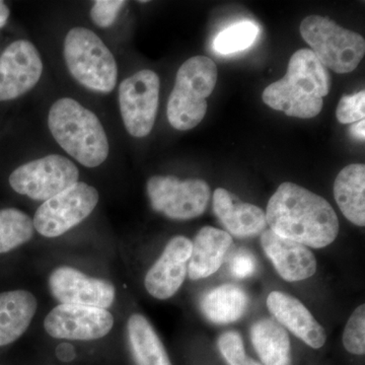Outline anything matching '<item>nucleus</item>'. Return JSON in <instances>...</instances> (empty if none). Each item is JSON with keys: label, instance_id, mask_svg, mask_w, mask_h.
<instances>
[{"label": "nucleus", "instance_id": "obj_10", "mask_svg": "<svg viewBox=\"0 0 365 365\" xmlns=\"http://www.w3.org/2000/svg\"><path fill=\"white\" fill-rule=\"evenodd\" d=\"M160 78L150 69L122 81L119 106L125 128L136 138L148 136L155 126L160 100Z\"/></svg>", "mask_w": 365, "mask_h": 365}, {"label": "nucleus", "instance_id": "obj_25", "mask_svg": "<svg viewBox=\"0 0 365 365\" xmlns=\"http://www.w3.org/2000/svg\"><path fill=\"white\" fill-rule=\"evenodd\" d=\"M258 35L259 26L254 21H239L216 36L213 49L220 55L235 54L251 47Z\"/></svg>", "mask_w": 365, "mask_h": 365}, {"label": "nucleus", "instance_id": "obj_32", "mask_svg": "<svg viewBox=\"0 0 365 365\" xmlns=\"http://www.w3.org/2000/svg\"><path fill=\"white\" fill-rule=\"evenodd\" d=\"M9 18V9L4 1H0V29L6 25Z\"/></svg>", "mask_w": 365, "mask_h": 365}, {"label": "nucleus", "instance_id": "obj_18", "mask_svg": "<svg viewBox=\"0 0 365 365\" xmlns=\"http://www.w3.org/2000/svg\"><path fill=\"white\" fill-rule=\"evenodd\" d=\"M232 245V235L225 230L204 227L192 242L188 264L190 279L199 280L215 274Z\"/></svg>", "mask_w": 365, "mask_h": 365}, {"label": "nucleus", "instance_id": "obj_15", "mask_svg": "<svg viewBox=\"0 0 365 365\" xmlns=\"http://www.w3.org/2000/svg\"><path fill=\"white\" fill-rule=\"evenodd\" d=\"M261 245L277 273L288 282L307 279L317 271L316 257L307 247L271 230L262 232Z\"/></svg>", "mask_w": 365, "mask_h": 365}, {"label": "nucleus", "instance_id": "obj_22", "mask_svg": "<svg viewBox=\"0 0 365 365\" xmlns=\"http://www.w3.org/2000/svg\"><path fill=\"white\" fill-rule=\"evenodd\" d=\"M249 297L242 287L222 284L212 288L201 299V311L205 318L216 325L235 323L246 314Z\"/></svg>", "mask_w": 365, "mask_h": 365}, {"label": "nucleus", "instance_id": "obj_13", "mask_svg": "<svg viewBox=\"0 0 365 365\" xmlns=\"http://www.w3.org/2000/svg\"><path fill=\"white\" fill-rule=\"evenodd\" d=\"M48 287L60 304L107 309L116 297V289L110 281L91 277L69 266L54 269L48 278Z\"/></svg>", "mask_w": 365, "mask_h": 365}, {"label": "nucleus", "instance_id": "obj_30", "mask_svg": "<svg viewBox=\"0 0 365 365\" xmlns=\"http://www.w3.org/2000/svg\"><path fill=\"white\" fill-rule=\"evenodd\" d=\"M230 270L232 276L239 279L251 277L257 271V259L249 251L242 250L230 260Z\"/></svg>", "mask_w": 365, "mask_h": 365}, {"label": "nucleus", "instance_id": "obj_11", "mask_svg": "<svg viewBox=\"0 0 365 365\" xmlns=\"http://www.w3.org/2000/svg\"><path fill=\"white\" fill-rule=\"evenodd\" d=\"M114 317L100 307L59 304L44 321L48 335L55 339L91 341L105 337L111 332Z\"/></svg>", "mask_w": 365, "mask_h": 365}, {"label": "nucleus", "instance_id": "obj_29", "mask_svg": "<svg viewBox=\"0 0 365 365\" xmlns=\"http://www.w3.org/2000/svg\"><path fill=\"white\" fill-rule=\"evenodd\" d=\"M125 4L126 1L123 0H97L91 9V20L100 28H109L116 21Z\"/></svg>", "mask_w": 365, "mask_h": 365}, {"label": "nucleus", "instance_id": "obj_4", "mask_svg": "<svg viewBox=\"0 0 365 365\" xmlns=\"http://www.w3.org/2000/svg\"><path fill=\"white\" fill-rule=\"evenodd\" d=\"M216 83L217 67L212 59L194 56L182 64L168 102V119L173 128L188 131L201 123Z\"/></svg>", "mask_w": 365, "mask_h": 365}, {"label": "nucleus", "instance_id": "obj_28", "mask_svg": "<svg viewBox=\"0 0 365 365\" xmlns=\"http://www.w3.org/2000/svg\"><path fill=\"white\" fill-rule=\"evenodd\" d=\"M336 117L341 124H351L364 120L365 91L343 96L336 110Z\"/></svg>", "mask_w": 365, "mask_h": 365}, {"label": "nucleus", "instance_id": "obj_16", "mask_svg": "<svg viewBox=\"0 0 365 365\" xmlns=\"http://www.w3.org/2000/svg\"><path fill=\"white\" fill-rule=\"evenodd\" d=\"M267 307L275 321L309 347L319 349L325 345V329L297 297L284 292H272L268 295Z\"/></svg>", "mask_w": 365, "mask_h": 365}, {"label": "nucleus", "instance_id": "obj_8", "mask_svg": "<svg viewBox=\"0 0 365 365\" xmlns=\"http://www.w3.org/2000/svg\"><path fill=\"white\" fill-rule=\"evenodd\" d=\"M79 170L68 158L50 155L21 165L9 176L11 188L36 201H47L78 182Z\"/></svg>", "mask_w": 365, "mask_h": 365}, {"label": "nucleus", "instance_id": "obj_14", "mask_svg": "<svg viewBox=\"0 0 365 365\" xmlns=\"http://www.w3.org/2000/svg\"><path fill=\"white\" fill-rule=\"evenodd\" d=\"M192 242L188 237H173L158 261L146 273L144 285L155 299H169L181 288L188 273Z\"/></svg>", "mask_w": 365, "mask_h": 365}, {"label": "nucleus", "instance_id": "obj_17", "mask_svg": "<svg viewBox=\"0 0 365 365\" xmlns=\"http://www.w3.org/2000/svg\"><path fill=\"white\" fill-rule=\"evenodd\" d=\"M213 211L228 234L237 237H255L267 227L265 212L260 207L242 202L223 188L213 194Z\"/></svg>", "mask_w": 365, "mask_h": 365}, {"label": "nucleus", "instance_id": "obj_26", "mask_svg": "<svg viewBox=\"0 0 365 365\" xmlns=\"http://www.w3.org/2000/svg\"><path fill=\"white\" fill-rule=\"evenodd\" d=\"M343 345L348 352L355 355L365 353V306L361 304L353 312L343 332Z\"/></svg>", "mask_w": 365, "mask_h": 365}, {"label": "nucleus", "instance_id": "obj_31", "mask_svg": "<svg viewBox=\"0 0 365 365\" xmlns=\"http://www.w3.org/2000/svg\"><path fill=\"white\" fill-rule=\"evenodd\" d=\"M364 120H361L359 123L352 126L350 131H351L352 136L355 138L359 139V140H364Z\"/></svg>", "mask_w": 365, "mask_h": 365}, {"label": "nucleus", "instance_id": "obj_7", "mask_svg": "<svg viewBox=\"0 0 365 365\" xmlns=\"http://www.w3.org/2000/svg\"><path fill=\"white\" fill-rule=\"evenodd\" d=\"M153 210L173 220H190L205 212L210 187L201 179L180 180L174 176H153L146 185Z\"/></svg>", "mask_w": 365, "mask_h": 365}, {"label": "nucleus", "instance_id": "obj_23", "mask_svg": "<svg viewBox=\"0 0 365 365\" xmlns=\"http://www.w3.org/2000/svg\"><path fill=\"white\" fill-rule=\"evenodd\" d=\"M255 351L265 365H292L290 339L285 328L273 319L256 322L251 329Z\"/></svg>", "mask_w": 365, "mask_h": 365}, {"label": "nucleus", "instance_id": "obj_6", "mask_svg": "<svg viewBox=\"0 0 365 365\" xmlns=\"http://www.w3.org/2000/svg\"><path fill=\"white\" fill-rule=\"evenodd\" d=\"M300 34L327 69L340 74L349 73L364 59V37L342 28L330 19L307 16L300 24Z\"/></svg>", "mask_w": 365, "mask_h": 365}, {"label": "nucleus", "instance_id": "obj_1", "mask_svg": "<svg viewBox=\"0 0 365 365\" xmlns=\"http://www.w3.org/2000/svg\"><path fill=\"white\" fill-rule=\"evenodd\" d=\"M265 215L273 232L307 248H325L339 234V220L331 204L294 182L278 187Z\"/></svg>", "mask_w": 365, "mask_h": 365}, {"label": "nucleus", "instance_id": "obj_27", "mask_svg": "<svg viewBox=\"0 0 365 365\" xmlns=\"http://www.w3.org/2000/svg\"><path fill=\"white\" fill-rule=\"evenodd\" d=\"M217 345L228 365H262L247 356L242 336L235 331L223 333L217 341Z\"/></svg>", "mask_w": 365, "mask_h": 365}, {"label": "nucleus", "instance_id": "obj_5", "mask_svg": "<svg viewBox=\"0 0 365 365\" xmlns=\"http://www.w3.org/2000/svg\"><path fill=\"white\" fill-rule=\"evenodd\" d=\"M63 54L69 73L81 86L101 93L114 90L117 62L97 34L83 26L71 29L64 40Z\"/></svg>", "mask_w": 365, "mask_h": 365}, {"label": "nucleus", "instance_id": "obj_21", "mask_svg": "<svg viewBox=\"0 0 365 365\" xmlns=\"http://www.w3.org/2000/svg\"><path fill=\"white\" fill-rule=\"evenodd\" d=\"M127 339L135 365H173L162 340L145 317L131 314L127 322Z\"/></svg>", "mask_w": 365, "mask_h": 365}, {"label": "nucleus", "instance_id": "obj_19", "mask_svg": "<svg viewBox=\"0 0 365 365\" xmlns=\"http://www.w3.org/2000/svg\"><path fill=\"white\" fill-rule=\"evenodd\" d=\"M38 302L26 290H11L0 294V347L21 338L32 323Z\"/></svg>", "mask_w": 365, "mask_h": 365}, {"label": "nucleus", "instance_id": "obj_24", "mask_svg": "<svg viewBox=\"0 0 365 365\" xmlns=\"http://www.w3.org/2000/svg\"><path fill=\"white\" fill-rule=\"evenodd\" d=\"M32 218L16 208L0 210V254L9 253L32 240Z\"/></svg>", "mask_w": 365, "mask_h": 365}, {"label": "nucleus", "instance_id": "obj_9", "mask_svg": "<svg viewBox=\"0 0 365 365\" xmlns=\"http://www.w3.org/2000/svg\"><path fill=\"white\" fill-rule=\"evenodd\" d=\"M98 200L100 195L95 187L78 182L38 208L34 227L43 237H60L88 218Z\"/></svg>", "mask_w": 365, "mask_h": 365}, {"label": "nucleus", "instance_id": "obj_12", "mask_svg": "<svg viewBox=\"0 0 365 365\" xmlns=\"http://www.w3.org/2000/svg\"><path fill=\"white\" fill-rule=\"evenodd\" d=\"M42 73L36 46L26 40L14 41L0 55V102L25 95L37 86Z\"/></svg>", "mask_w": 365, "mask_h": 365}, {"label": "nucleus", "instance_id": "obj_3", "mask_svg": "<svg viewBox=\"0 0 365 365\" xmlns=\"http://www.w3.org/2000/svg\"><path fill=\"white\" fill-rule=\"evenodd\" d=\"M48 126L56 143L86 168H97L109 155V140L95 113L71 98L50 108Z\"/></svg>", "mask_w": 365, "mask_h": 365}, {"label": "nucleus", "instance_id": "obj_2", "mask_svg": "<svg viewBox=\"0 0 365 365\" xmlns=\"http://www.w3.org/2000/svg\"><path fill=\"white\" fill-rule=\"evenodd\" d=\"M330 74L309 49L292 55L283 78L263 91V102L287 116L311 119L323 109V98L330 91Z\"/></svg>", "mask_w": 365, "mask_h": 365}, {"label": "nucleus", "instance_id": "obj_20", "mask_svg": "<svg viewBox=\"0 0 365 365\" xmlns=\"http://www.w3.org/2000/svg\"><path fill=\"white\" fill-rule=\"evenodd\" d=\"M334 196L343 215L359 227L365 225V165L353 163L341 170L334 184Z\"/></svg>", "mask_w": 365, "mask_h": 365}]
</instances>
